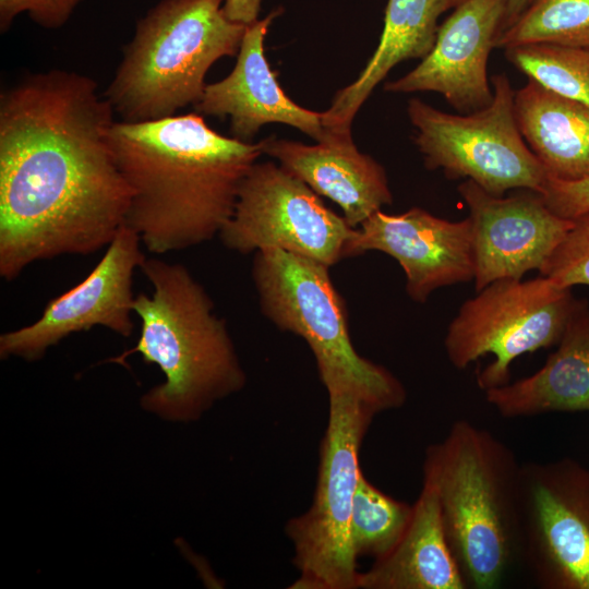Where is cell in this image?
Listing matches in <instances>:
<instances>
[{
  "mask_svg": "<svg viewBox=\"0 0 589 589\" xmlns=\"http://www.w3.org/2000/svg\"><path fill=\"white\" fill-rule=\"evenodd\" d=\"M507 8L508 0H458L438 25L430 52L409 73L386 83L384 89L438 93L462 113L486 107L493 99L488 61Z\"/></svg>",
  "mask_w": 589,
  "mask_h": 589,
  "instance_id": "15",
  "label": "cell"
},
{
  "mask_svg": "<svg viewBox=\"0 0 589 589\" xmlns=\"http://www.w3.org/2000/svg\"><path fill=\"white\" fill-rule=\"evenodd\" d=\"M520 554L542 589H589V469L564 457L521 466Z\"/></svg>",
  "mask_w": 589,
  "mask_h": 589,
  "instance_id": "11",
  "label": "cell"
},
{
  "mask_svg": "<svg viewBox=\"0 0 589 589\" xmlns=\"http://www.w3.org/2000/svg\"><path fill=\"white\" fill-rule=\"evenodd\" d=\"M543 366L484 392L506 419L549 412H589V303L577 299L564 334Z\"/></svg>",
  "mask_w": 589,
  "mask_h": 589,
  "instance_id": "18",
  "label": "cell"
},
{
  "mask_svg": "<svg viewBox=\"0 0 589 589\" xmlns=\"http://www.w3.org/2000/svg\"><path fill=\"white\" fill-rule=\"evenodd\" d=\"M493 99L465 115L441 111L419 98L407 106L414 143L429 169L470 180L490 194L541 192L548 175L524 140L515 116V91L504 73L491 77Z\"/></svg>",
  "mask_w": 589,
  "mask_h": 589,
  "instance_id": "8",
  "label": "cell"
},
{
  "mask_svg": "<svg viewBox=\"0 0 589 589\" xmlns=\"http://www.w3.org/2000/svg\"><path fill=\"white\" fill-rule=\"evenodd\" d=\"M531 0H508L506 19L502 31L510 25L518 15L525 10ZM501 33V32H500Z\"/></svg>",
  "mask_w": 589,
  "mask_h": 589,
  "instance_id": "29",
  "label": "cell"
},
{
  "mask_svg": "<svg viewBox=\"0 0 589 589\" xmlns=\"http://www.w3.org/2000/svg\"><path fill=\"white\" fill-rule=\"evenodd\" d=\"M412 512V505L380 491L361 472L352 506L350 536L354 554L377 560L396 544Z\"/></svg>",
  "mask_w": 589,
  "mask_h": 589,
  "instance_id": "23",
  "label": "cell"
},
{
  "mask_svg": "<svg viewBox=\"0 0 589 589\" xmlns=\"http://www.w3.org/2000/svg\"><path fill=\"white\" fill-rule=\"evenodd\" d=\"M262 0H225L223 9L231 21L250 25L255 22L261 10Z\"/></svg>",
  "mask_w": 589,
  "mask_h": 589,
  "instance_id": "28",
  "label": "cell"
},
{
  "mask_svg": "<svg viewBox=\"0 0 589 589\" xmlns=\"http://www.w3.org/2000/svg\"><path fill=\"white\" fill-rule=\"evenodd\" d=\"M515 453L490 431L455 421L425 449L423 481L467 588L500 586L520 554V476Z\"/></svg>",
  "mask_w": 589,
  "mask_h": 589,
  "instance_id": "4",
  "label": "cell"
},
{
  "mask_svg": "<svg viewBox=\"0 0 589 589\" xmlns=\"http://www.w3.org/2000/svg\"><path fill=\"white\" fill-rule=\"evenodd\" d=\"M515 116L548 178L589 176V106L561 96L533 80L515 91Z\"/></svg>",
  "mask_w": 589,
  "mask_h": 589,
  "instance_id": "21",
  "label": "cell"
},
{
  "mask_svg": "<svg viewBox=\"0 0 589 589\" xmlns=\"http://www.w3.org/2000/svg\"><path fill=\"white\" fill-rule=\"evenodd\" d=\"M532 44L589 48V0H531L501 31L495 48Z\"/></svg>",
  "mask_w": 589,
  "mask_h": 589,
  "instance_id": "22",
  "label": "cell"
},
{
  "mask_svg": "<svg viewBox=\"0 0 589 589\" xmlns=\"http://www.w3.org/2000/svg\"><path fill=\"white\" fill-rule=\"evenodd\" d=\"M92 77L53 69L0 94V276L87 255L125 225L130 190L109 144L116 121Z\"/></svg>",
  "mask_w": 589,
  "mask_h": 589,
  "instance_id": "1",
  "label": "cell"
},
{
  "mask_svg": "<svg viewBox=\"0 0 589 589\" xmlns=\"http://www.w3.org/2000/svg\"><path fill=\"white\" fill-rule=\"evenodd\" d=\"M328 269L279 249L255 252L252 277L263 314L305 340L327 394L351 395L375 413L401 407L407 395L400 381L356 351Z\"/></svg>",
  "mask_w": 589,
  "mask_h": 589,
  "instance_id": "6",
  "label": "cell"
},
{
  "mask_svg": "<svg viewBox=\"0 0 589 589\" xmlns=\"http://www.w3.org/2000/svg\"><path fill=\"white\" fill-rule=\"evenodd\" d=\"M140 269L153 292L134 299L139 340L108 361L124 364L127 357L140 353L158 365L165 382L142 396V408L169 421L197 420L216 401L241 390L245 372L225 320L184 265L151 257Z\"/></svg>",
  "mask_w": 589,
  "mask_h": 589,
  "instance_id": "3",
  "label": "cell"
},
{
  "mask_svg": "<svg viewBox=\"0 0 589 589\" xmlns=\"http://www.w3.org/2000/svg\"><path fill=\"white\" fill-rule=\"evenodd\" d=\"M458 0H388L378 45L358 79L338 91L322 112L333 133L351 134L352 120L375 86L399 62L423 59L432 49L440 16Z\"/></svg>",
  "mask_w": 589,
  "mask_h": 589,
  "instance_id": "20",
  "label": "cell"
},
{
  "mask_svg": "<svg viewBox=\"0 0 589 589\" xmlns=\"http://www.w3.org/2000/svg\"><path fill=\"white\" fill-rule=\"evenodd\" d=\"M83 0H0V32L5 33L14 19L27 13L37 25L47 29L62 27Z\"/></svg>",
  "mask_w": 589,
  "mask_h": 589,
  "instance_id": "26",
  "label": "cell"
},
{
  "mask_svg": "<svg viewBox=\"0 0 589 589\" xmlns=\"http://www.w3.org/2000/svg\"><path fill=\"white\" fill-rule=\"evenodd\" d=\"M366 251L383 252L399 263L407 294L418 303L440 288L474 278L469 217L452 221L420 207L397 215L380 209L356 228L348 257Z\"/></svg>",
  "mask_w": 589,
  "mask_h": 589,
  "instance_id": "14",
  "label": "cell"
},
{
  "mask_svg": "<svg viewBox=\"0 0 589 589\" xmlns=\"http://www.w3.org/2000/svg\"><path fill=\"white\" fill-rule=\"evenodd\" d=\"M577 298L540 275L522 280H495L466 300L447 327L444 339L449 362L459 370L485 354L493 361L477 373L483 392L510 382L518 357L556 346Z\"/></svg>",
  "mask_w": 589,
  "mask_h": 589,
  "instance_id": "9",
  "label": "cell"
},
{
  "mask_svg": "<svg viewBox=\"0 0 589 589\" xmlns=\"http://www.w3.org/2000/svg\"><path fill=\"white\" fill-rule=\"evenodd\" d=\"M504 51L506 59L528 79L589 106V48L532 44Z\"/></svg>",
  "mask_w": 589,
  "mask_h": 589,
  "instance_id": "24",
  "label": "cell"
},
{
  "mask_svg": "<svg viewBox=\"0 0 589 589\" xmlns=\"http://www.w3.org/2000/svg\"><path fill=\"white\" fill-rule=\"evenodd\" d=\"M328 399L312 504L285 527L299 572L292 589H358L360 572L350 524L362 472L359 452L376 413L351 395L330 393Z\"/></svg>",
  "mask_w": 589,
  "mask_h": 589,
  "instance_id": "7",
  "label": "cell"
},
{
  "mask_svg": "<svg viewBox=\"0 0 589 589\" xmlns=\"http://www.w3.org/2000/svg\"><path fill=\"white\" fill-rule=\"evenodd\" d=\"M540 193L558 217L573 220L589 213V176L572 181L548 178Z\"/></svg>",
  "mask_w": 589,
  "mask_h": 589,
  "instance_id": "27",
  "label": "cell"
},
{
  "mask_svg": "<svg viewBox=\"0 0 589 589\" xmlns=\"http://www.w3.org/2000/svg\"><path fill=\"white\" fill-rule=\"evenodd\" d=\"M139 235L123 225L92 272L77 285L53 298L40 317L0 336V358L39 360L71 334L94 326L130 337L133 332V274L145 260Z\"/></svg>",
  "mask_w": 589,
  "mask_h": 589,
  "instance_id": "12",
  "label": "cell"
},
{
  "mask_svg": "<svg viewBox=\"0 0 589 589\" xmlns=\"http://www.w3.org/2000/svg\"><path fill=\"white\" fill-rule=\"evenodd\" d=\"M262 144L264 154L316 194L335 202L352 228L393 202L384 168L358 151L351 134L315 145L274 136L262 140Z\"/></svg>",
  "mask_w": 589,
  "mask_h": 589,
  "instance_id": "17",
  "label": "cell"
},
{
  "mask_svg": "<svg viewBox=\"0 0 589 589\" xmlns=\"http://www.w3.org/2000/svg\"><path fill=\"white\" fill-rule=\"evenodd\" d=\"M441 519L434 488L423 481L410 519L384 556L359 574L358 589H466Z\"/></svg>",
  "mask_w": 589,
  "mask_h": 589,
  "instance_id": "19",
  "label": "cell"
},
{
  "mask_svg": "<svg viewBox=\"0 0 589 589\" xmlns=\"http://www.w3.org/2000/svg\"><path fill=\"white\" fill-rule=\"evenodd\" d=\"M539 273L563 288L589 286V213L573 219Z\"/></svg>",
  "mask_w": 589,
  "mask_h": 589,
  "instance_id": "25",
  "label": "cell"
},
{
  "mask_svg": "<svg viewBox=\"0 0 589 589\" xmlns=\"http://www.w3.org/2000/svg\"><path fill=\"white\" fill-rule=\"evenodd\" d=\"M225 0H160L137 21L104 92L120 120L141 122L195 106L209 68L238 55L244 24L224 12Z\"/></svg>",
  "mask_w": 589,
  "mask_h": 589,
  "instance_id": "5",
  "label": "cell"
},
{
  "mask_svg": "<svg viewBox=\"0 0 589 589\" xmlns=\"http://www.w3.org/2000/svg\"><path fill=\"white\" fill-rule=\"evenodd\" d=\"M354 231L303 181L280 165L257 161L218 237L241 254L279 249L330 267L348 257Z\"/></svg>",
  "mask_w": 589,
  "mask_h": 589,
  "instance_id": "10",
  "label": "cell"
},
{
  "mask_svg": "<svg viewBox=\"0 0 589 589\" xmlns=\"http://www.w3.org/2000/svg\"><path fill=\"white\" fill-rule=\"evenodd\" d=\"M457 191L471 221L476 291L498 279L540 272L573 225L552 213L537 191L496 196L470 180Z\"/></svg>",
  "mask_w": 589,
  "mask_h": 589,
  "instance_id": "13",
  "label": "cell"
},
{
  "mask_svg": "<svg viewBox=\"0 0 589 589\" xmlns=\"http://www.w3.org/2000/svg\"><path fill=\"white\" fill-rule=\"evenodd\" d=\"M109 144L131 194L125 225L157 255L218 236L242 181L264 154L262 141L225 136L195 111L115 121Z\"/></svg>",
  "mask_w": 589,
  "mask_h": 589,
  "instance_id": "2",
  "label": "cell"
},
{
  "mask_svg": "<svg viewBox=\"0 0 589 589\" xmlns=\"http://www.w3.org/2000/svg\"><path fill=\"white\" fill-rule=\"evenodd\" d=\"M279 12L273 11L247 26L233 70L225 79L206 85L194 111L229 117L231 136L243 142H250L264 124L272 122L293 127L316 143L347 135L329 132L323 124L322 112L300 107L280 87L264 51L268 27Z\"/></svg>",
  "mask_w": 589,
  "mask_h": 589,
  "instance_id": "16",
  "label": "cell"
}]
</instances>
